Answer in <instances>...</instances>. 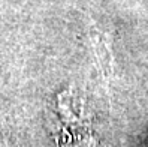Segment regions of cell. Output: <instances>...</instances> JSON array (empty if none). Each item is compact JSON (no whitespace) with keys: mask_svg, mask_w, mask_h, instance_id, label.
Masks as SVG:
<instances>
[{"mask_svg":"<svg viewBox=\"0 0 148 147\" xmlns=\"http://www.w3.org/2000/svg\"><path fill=\"white\" fill-rule=\"evenodd\" d=\"M93 39V48H94V53L96 57H97V65L100 69V75L102 78L105 80L106 86H108V90H109V80L112 77V59H111V48L106 44H100V38L97 35H93L91 36Z\"/></svg>","mask_w":148,"mask_h":147,"instance_id":"1","label":"cell"}]
</instances>
